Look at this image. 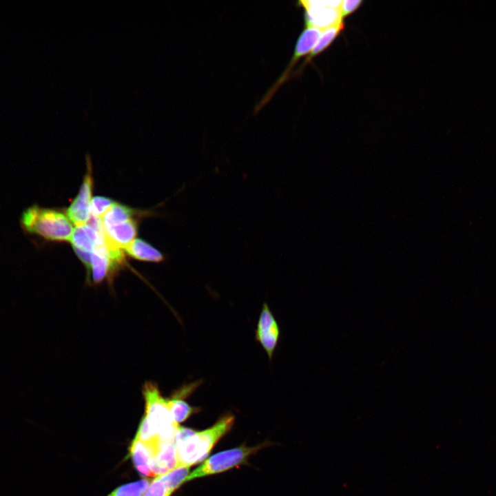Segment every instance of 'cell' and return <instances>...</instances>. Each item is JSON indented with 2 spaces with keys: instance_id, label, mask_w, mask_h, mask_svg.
<instances>
[{
  "instance_id": "cell-7",
  "label": "cell",
  "mask_w": 496,
  "mask_h": 496,
  "mask_svg": "<svg viewBox=\"0 0 496 496\" xmlns=\"http://www.w3.org/2000/svg\"><path fill=\"white\" fill-rule=\"evenodd\" d=\"M93 178L90 159H87V172L79 192L68 207L66 214L76 226L86 224L90 216Z\"/></svg>"
},
{
  "instance_id": "cell-18",
  "label": "cell",
  "mask_w": 496,
  "mask_h": 496,
  "mask_svg": "<svg viewBox=\"0 0 496 496\" xmlns=\"http://www.w3.org/2000/svg\"><path fill=\"white\" fill-rule=\"evenodd\" d=\"M114 203L111 198L105 196H98L93 197L91 203L90 215L101 219Z\"/></svg>"
},
{
  "instance_id": "cell-14",
  "label": "cell",
  "mask_w": 496,
  "mask_h": 496,
  "mask_svg": "<svg viewBox=\"0 0 496 496\" xmlns=\"http://www.w3.org/2000/svg\"><path fill=\"white\" fill-rule=\"evenodd\" d=\"M125 251L138 260L158 262L163 260V254L158 249L140 238H135Z\"/></svg>"
},
{
  "instance_id": "cell-10",
  "label": "cell",
  "mask_w": 496,
  "mask_h": 496,
  "mask_svg": "<svg viewBox=\"0 0 496 496\" xmlns=\"http://www.w3.org/2000/svg\"><path fill=\"white\" fill-rule=\"evenodd\" d=\"M137 227V223L134 218L103 227L105 245L109 248L125 250L135 239Z\"/></svg>"
},
{
  "instance_id": "cell-3",
  "label": "cell",
  "mask_w": 496,
  "mask_h": 496,
  "mask_svg": "<svg viewBox=\"0 0 496 496\" xmlns=\"http://www.w3.org/2000/svg\"><path fill=\"white\" fill-rule=\"evenodd\" d=\"M145 415L152 432L160 440H175L179 427L172 419L167 398L163 397L156 382H145L142 389Z\"/></svg>"
},
{
  "instance_id": "cell-4",
  "label": "cell",
  "mask_w": 496,
  "mask_h": 496,
  "mask_svg": "<svg viewBox=\"0 0 496 496\" xmlns=\"http://www.w3.org/2000/svg\"><path fill=\"white\" fill-rule=\"evenodd\" d=\"M264 446L265 444L255 446H240L218 452L205 459L191 472L185 478V483L196 478L223 473L242 464Z\"/></svg>"
},
{
  "instance_id": "cell-5",
  "label": "cell",
  "mask_w": 496,
  "mask_h": 496,
  "mask_svg": "<svg viewBox=\"0 0 496 496\" xmlns=\"http://www.w3.org/2000/svg\"><path fill=\"white\" fill-rule=\"evenodd\" d=\"M322 30L315 27H305L297 39L293 55L280 78L269 89L255 108L256 113L271 99L278 89L287 81L294 65L304 56L309 54L318 41Z\"/></svg>"
},
{
  "instance_id": "cell-19",
  "label": "cell",
  "mask_w": 496,
  "mask_h": 496,
  "mask_svg": "<svg viewBox=\"0 0 496 496\" xmlns=\"http://www.w3.org/2000/svg\"><path fill=\"white\" fill-rule=\"evenodd\" d=\"M172 493L161 478L156 477L142 496H171Z\"/></svg>"
},
{
  "instance_id": "cell-12",
  "label": "cell",
  "mask_w": 496,
  "mask_h": 496,
  "mask_svg": "<svg viewBox=\"0 0 496 496\" xmlns=\"http://www.w3.org/2000/svg\"><path fill=\"white\" fill-rule=\"evenodd\" d=\"M158 446L145 444L136 437L132 440L130 454L135 468L141 476L154 477L151 469V463Z\"/></svg>"
},
{
  "instance_id": "cell-13",
  "label": "cell",
  "mask_w": 496,
  "mask_h": 496,
  "mask_svg": "<svg viewBox=\"0 0 496 496\" xmlns=\"http://www.w3.org/2000/svg\"><path fill=\"white\" fill-rule=\"evenodd\" d=\"M344 28V23H341L322 30L321 35L315 46L308 54L307 57L303 61L302 63L289 76L288 80L301 74L304 68L313 59L321 54L331 45L335 38L343 30Z\"/></svg>"
},
{
  "instance_id": "cell-20",
  "label": "cell",
  "mask_w": 496,
  "mask_h": 496,
  "mask_svg": "<svg viewBox=\"0 0 496 496\" xmlns=\"http://www.w3.org/2000/svg\"><path fill=\"white\" fill-rule=\"evenodd\" d=\"M363 3L361 0H343L339 7L342 19L348 17L354 12Z\"/></svg>"
},
{
  "instance_id": "cell-1",
  "label": "cell",
  "mask_w": 496,
  "mask_h": 496,
  "mask_svg": "<svg viewBox=\"0 0 496 496\" xmlns=\"http://www.w3.org/2000/svg\"><path fill=\"white\" fill-rule=\"evenodd\" d=\"M232 414L222 416L213 426L203 431L180 426L175 434L179 466H192L204 460L218 442L231 428Z\"/></svg>"
},
{
  "instance_id": "cell-11",
  "label": "cell",
  "mask_w": 496,
  "mask_h": 496,
  "mask_svg": "<svg viewBox=\"0 0 496 496\" xmlns=\"http://www.w3.org/2000/svg\"><path fill=\"white\" fill-rule=\"evenodd\" d=\"M179 466L175 440H160L152 459L151 469L154 476H160Z\"/></svg>"
},
{
  "instance_id": "cell-17",
  "label": "cell",
  "mask_w": 496,
  "mask_h": 496,
  "mask_svg": "<svg viewBox=\"0 0 496 496\" xmlns=\"http://www.w3.org/2000/svg\"><path fill=\"white\" fill-rule=\"evenodd\" d=\"M151 482L147 478L122 485L107 496H142Z\"/></svg>"
},
{
  "instance_id": "cell-2",
  "label": "cell",
  "mask_w": 496,
  "mask_h": 496,
  "mask_svg": "<svg viewBox=\"0 0 496 496\" xmlns=\"http://www.w3.org/2000/svg\"><path fill=\"white\" fill-rule=\"evenodd\" d=\"M21 224L29 233L51 241H70L74 227L60 211L33 205L23 212Z\"/></svg>"
},
{
  "instance_id": "cell-16",
  "label": "cell",
  "mask_w": 496,
  "mask_h": 496,
  "mask_svg": "<svg viewBox=\"0 0 496 496\" xmlns=\"http://www.w3.org/2000/svg\"><path fill=\"white\" fill-rule=\"evenodd\" d=\"M189 468L186 466H178L172 471L158 476L166 486L174 493L179 486L185 483V479L189 474Z\"/></svg>"
},
{
  "instance_id": "cell-9",
  "label": "cell",
  "mask_w": 496,
  "mask_h": 496,
  "mask_svg": "<svg viewBox=\"0 0 496 496\" xmlns=\"http://www.w3.org/2000/svg\"><path fill=\"white\" fill-rule=\"evenodd\" d=\"M202 384L201 380L185 384L167 397L169 411L173 420L178 424L185 421L194 413L199 412L198 407L189 405L185 400Z\"/></svg>"
},
{
  "instance_id": "cell-8",
  "label": "cell",
  "mask_w": 496,
  "mask_h": 496,
  "mask_svg": "<svg viewBox=\"0 0 496 496\" xmlns=\"http://www.w3.org/2000/svg\"><path fill=\"white\" fill-rule=\"evenodd\" d=\"M280 333V328L268 304L264 303L257 324L256 339L270 360L278 343Z\"/></svg>"
},
{
  "instance_id": "cell-15",
  "label": "cell",
  "mask_w": 496,
  "mask_h": 496,
  "mask_svg": "<svg viewBox=\"0 0 496 496\" xmlns=\"http://www.w3.org/2000/svg\"><path fill=\"white\" fill-rule=\"evenodd\" d=\"M136 211L123 204L114 203L101 218L103 227L122 223L134 218Z\"/></svg>"
},
{
  "instance_id": "cell-6",
  "label": "cell",
  "mask_w": 496,
  "mask_h": 496,
  "mask_svg": "<svg viewBox=\"0 0 496 496\" xmlns=\"http://www.w3.org/2000/svg\"><path fill=\"white\" fill-rule=\"evenodd\" d=\"M340 0L300 1L298 5L304 10L305 27H315L324 30L343 23L339 7Z\"/></svg>"
}]
</instances>
